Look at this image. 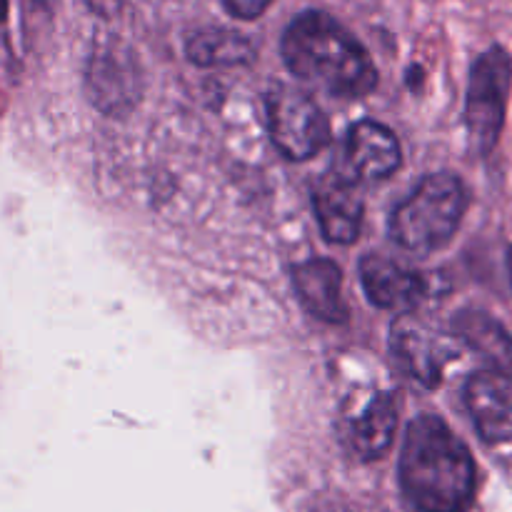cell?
Wrapping results in <instances>:
<instances>
[{
	"label": "cell",
	"instance_id": "cell-1",
	"mask_svg": "<svg viewBox=\"0 0 512 512\" xmlns=\"http://www.w3.org/2000/svg\"><path fill=\"white\" fill-rule=\"evenodd\" d=\"M400 485L420 512H465L475 498V463L463 440L435 415H420L405 433Z\"/></svg>",
	"mask_w": 512,
	"mask_h": 512
},
{
	"label": "cell",
	"instance_id": "cell-2",
	"mask_svg": "<svg viewBox=\"0 0 512 512\" xmlns=\"http://www.w3.org/2000/svg\"><path fill=\"white\" fill-rule=\"evenodd\" d=\"M290 73L338 98H363L378 85L368 50L328 13L305 10L283 35Z\"/></svg>",
	"mask_w": 512,
	"mask_h": 512
},
{
	"label": "cell",
	"instance_id": "cell-3",
	"mask_svg": "<svg viewBox=\"0 0 512 512\" xmlns=\"http://www.w3.org/2000/svg\"><path fill=\"white\" fill-rule=\"evenodd\" d=\"M468 193L453 173H435L420 180L408 200L390 215V235L400 248L410 253L428 255L450 243L460 228Z\"/></svg>",
	"mask_w": 512,
	"mask_h": 512
},
{
	"label": "cell",
	"instance_id": "cell-4",
	"mask_svg": "<svg viewBox=\"0 0 512 512\" xmlns=\"http://www.w3.org/2000/svg\"><path fill=\"white\" fill-rule=\"evenodd\" d=\"M512 85V60L508 50L490 48L473 65L465 103L470 143L478 155H488L498 145L505 123L508 93Z\"/></svg>",
	"mask_w": 512,
	"mask_h": 512
},
{
	"label": "cell",
	"instance_id": "cell-5",
	"mask_svg": "<svg viewBox=\"0 0 512 512\" xmlns=\"http://www.w3.org/2000/svg\"><path fill=\"white\" fill-rule=\"evenodd\" d=\"M268 128L275 148L290 160H308L328 145L330 125L305 90L275 85L265 98Z\"/></svg>",
	"mask_w": 512,
	"mask_h": 512
},
{
	"label": "cell",
	"instance_id": "cell-6",
	"mask_svg": "<svg viewBox=\"0 0 512 512\" xmlns=\"http://www.w3.org/2000/svg\"><path fill=\"white\" fill-rule=\"evenodd\" d=\"M390 345L400 368L425 388H438L445 365L458 358L455 335L440 333L415 313H405L395 320Z\"/></svg>",
	"mask_w": 512,
	"mask_h": 512
},
{
	"label": "cell",
	"instance_id": "cell-7",
	"mask_svg": "<svg viewBox=\"0 0 512 512\" xmlns=\"http://www.w3.org/2000/svg\"><path fill=\"white\" fill-rule=\"evenodd\" d=\"M88 95L108 115H125L140 98V70L133 53L123 45L108 43L93 53L85 75Z\"/></svg>",
	"mask_w": 512,
	"mask_h": 512
},
{
	"label": "cell",
	"instance_id": "cell-8",
	"mask_svg": "<svg viewBox=\"0 0 512 512\" xmlns=\"http://www.w3.org/2000/svg\"><path fill=\"white\" fill-rule=\"evenodd\" d=\"M468 405L480 438L490 445L512 443V378L503 370H480L465 383Z\"/></svg>",
	"mask_w": 512,
	"mask_h": 512
},
{
	"label": "cell",
	"instance_id": "cell-9",
	"mask_svg": "<svg viewBox=\"0 0 512 512\" xmlns=\"http://www.w3.org/2000/svg\"><path fill=\"white\" fill-rule=\"evenodd\" d=\"M345 178L353 183L385 180L400 168V143L385 125L363 120L353 125L343 148Z\"/></svg>",
	"mask_w": 512,
	"mask_h": 512
},
{
	"label": "cell",
	"instance_id": "cell-10",
	"mask_svg": "<svg viewBox=\"0 0 512 512\" xmlns=\"http://www.w3.org/2000/svg\"><path fill=\"white\" fill-rule=\"evenodd\" d=\"M360 280L378 308L410 310L428 293V280L418 270L405 268L398 260L370 253L360 260Z\"/></svg>",
	"mask_w": 512,
	"mask_h": 512
},
{
	"label": "cell",
	"instance_id": "cell-11",
	"mask_svg": "<svg viewBox=\"0 0 512 512\" xmlns=\"http://www.w3.org/2000/svg\"><path fill=\"white\" fill-rule=\"evenodd\" d=\"M318 223L330 243L350 245L358 240L363 228V198L358 193V183L345 175H333L318 185L313 195Z\"/></svg>",
	"mask_w": 512,
	"mask_h": 512
},
{
	"label": "cell",
	"instance_id": "cell-12",
	"mask_svg": "<svg viewBox=\"0 0 512 512\" xmlns=\"http://www.w3.org/2000/svg\"><path fill=\"white\" fill-rule=\"evenodd\" d=\"M293 285L300 303L315 318L325 323H345L348 308L340 288H343V275L333 260L313 258L295 265Z\"/></svg>",
	"mask_w": 512,
	"mask_h": 512
},
{
	"label": "cell",
	"instance_id": "cell-13",
	"mask_svg": "<svg viewBox=\"0 0 512 512\" xmlns=\"http://www.w3.org/2000/svg\"><path fill=\"white\" fill-rule=\"evenodd\" d=\"M395 425H398V400L393 393H380L360 413V418L350 420L345 443L355 458L378 460L393 445Z\"/></svg>",
	"mask_w": 512,
	"mask_h": 512
},
{
	"label": "cell",
	"instance_id": "cell-14",
	"mask_svg": "<svg viewBox=\"0 0 512 512\" xmlns=\"http://www.w3.org/2000/svg\"><path fill=\"white\" fill-rule=\"evenodd\" d=\"M453 333L460 343L488 360L495 370L512 373V338L493 315L483 310H463L455 315Z\"/></svg>",
	"mask_w": 512,
	"mask_h": 512
},
{
	"label": "cell",
	"instance_id": "cell-15",
	"mask_svg": "<svg viewBox=\"0 0 512 512\" xmlns=\"http://www.w3.org/2000/svg\"><path fill=\"white\" fill-rule=\"evenodd\" d=\"M185 53L195 65L203 68H228V65H248L255 60L253 40L230 28H200L185 43Z\"/></svg>",
	"mask_w": 512,
	"mask_h": 512
},
{
	"label": "cell",
	"instance_id": "cell-16",
	"mask_svg": "<svg viewBox=\"0 0 512 512\" xmlns=\"http://www.w3.org/2000/svg\"><path fill=\"white\" fill-rule=\"evenodd\" d=\"M270 3H273V0H223L228 13L243 20H253L258 18V15H263Z\"/></svg>",
	"mask_w": 512,
	"mask_h": 512
},
{
	"label": "cell",
	"instance_id": "cell-17",
	"mask_svg": "<svg viewBox=\"0 0 512 512\" xmlns=\"http://www.w3.org/2000/svg\"><path fill=\"white\" fill-rule=\"evenodd\" d=\"M88 3L98 13H115L120 8V0H88Z\"/></svg>",
	"mask_w": 512,
	"mask_h": 512
},
{
	"label": "cell",
	"instance_id": "cell-18",
	"mask_svg": "<svg viewBox=\"0 0 512 512\" xmlns=\"http://www.w3.org/2000/svg\"><path fill=\"white\" fill-rule=\"evenodd\" d=\"M8 18V0H0V23H5Z\"/></svg>",
	"mask_w": 512,
	"mask_h": 512
},
{
	"label": "cell",
	"instance_id": "cell-19",
	"mask_svg": "<svg viewBox=\"0 0 512 512\" xmlns=\"http://www.w3.org/2000/svg\"><path fill=\"white\" fill-rule=\"evenodd\" d=\"M508 273H510V283H512V248L508 250Z\"/></svg>",
	"mask_w": 512,
	"mask_h": 512
}]
</instances>
